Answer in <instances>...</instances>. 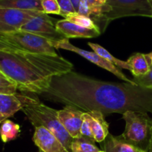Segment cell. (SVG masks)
I'll list each match as a JSON object with an SVG mask.
<instances>
[{
  "label": "cell",
  "mask_w": 152,
  "mask_h": 152,
  "mask_svg": "<svg viewBox=\"0 0 152 152\" xmlns=\"http://www.w3.org/2000/svg\"><path fill=\"white\" fill-rule=\"evenodd\" d=\"M42 95L84 112L99 111L107 115L133 111L152 114V89L126 82L101 81L73 71L53 77Z\"/></svg>",
  "instance_id": "6da1fadb"
},
{
  "label": "cell",
  "mask_w": 152,
  "mask_h": 152,
  "mask_svg": "<svg viewBox=\"0 0 152 152\" xmlns=\"http://www.w3.org/2000/svg\"><path fill=\"white\" fill-rule=\"evenodd\" d=\"M72 69L73 64L59 54L0 49V71L17 85L21 92L42 94L53 77Z\"/></svg>",
  "instance_id": "7a4b0ae2"
},
{
  "label": "cell",
  "mask_w": 152,
  "mask_h": 152,
  "mask_svg": "<svg viewBox=\"0 0 152 152\" xmlns=\"http://www.w3.org/2000/svg\"><path fill=\"white\" fill-rule=\"evenodd\" d=\"M20 96L23 103L22 111L34 128L42 126L47 129L56 136L68 152H71V145L74 139L59 121L57 110L27 95L20 94Z\"/></svg>",
  "instance_id": "3957f363"
},
{
  "label": "cell",
  "mask_w": 152,
  "mask_h": 152,
  "mask_svg": "<svg viewBox=\"0 0 152 152\" xmlns=\"http://www.w3.org/2000/svg\"><path fill=\"white\" fill-rule=\"evenodd\" d=\"M0 49L51 55L57 54L53 42L41 36L22 30L0 32Z\"/></svg>",
  "instance_id": "277c9868"
},
{
  "label": "cell",
  "mask_w": 152,
  "mask_h": 152,
  "mask_svg": "<svg viewBox=\"0 0 152 152\" xmlns=\"http://www.w3.org/2000/svg\"><path fill=\"white\" fill-rule=\"evenodd\" d=\"M136 16L152 18L148 0H106L102 7V13L95 24L102 33L111 21L122 17Z\"/></svg>",
  "instance_id": "5b68a950"
},
{
  "label": "cell",
  "mask_w": 152,
  "mask_h": 152,
  "mask_svg": "<svg viewBox=\"0 0 152 152\" xmlns=\"http://www.w3.org/2000/svg\"><path fill=\"white\" fill-rule=\"evenodd\" d=\"M126 128L120 137L129 143L146 151L152 130V119L148 113L128 111L123 114Z\"/></svg>",
  "instance_id": "8992f818"
},
{
  "label": "cell",
  "mask_w": 152,
  "mask_h": 152,
  "mask_svg": "<svg viewBox=\"0 0 152 152\" xmlns=\"http://www.w3.org/2000/svg\"><path fill=\"white\" fill-rule=\"evenodd\" d=\"M54 48L56 49H63V50H70V51L74 52V53H77V54L80 55L81 56L84 57L85 59H88L90 62H93L94 64L96 65L97 66L100 67V68H104L106 71H109V72L112 73L113 74L116 76V77H118L120 80H123L126 83H132V84H136L133 80H130V79L128 78L118 68H117L116 65H114V64L111 63V62H108L107 60H105V59H103L102 57H101L100 56L96 53L95 52H91L88 50H83V49L79 48L76 47L74 45L71 44L69 41H68V39L65 38L64 39L60 40V41L57 42L54 44Z\"/></svg>",
  "instance_id": "52a82bcc"
},
{
  "label": "cell",
  "mask_w": 152,
  "mask_h": 152,
  "mask_svg": "<svg viewBox=\"0 0 152 152\" xmlns=\"http://www.w3.org/2000/svg\"><path fill=\"white\" fill-rule=\"evenodd\" d=\"M56 22H55V19L49 16L48 14L43 13L27 22L20 30L48 39L53 42L54 45L56 42L65 39L56 28Z\"/></svg>",
  "instance_id": "ba28073f"
},
{
  "label": "cell",
  "mask_w": 152,
  "mask_h": 152,
  "mask_svg": "<svg viewBox=\"0 0 152 152\" xmlns=\"http://www.w3.org/2000/svg\"><path fill=\"white\" fill-rule=\"evenodd\" d=\"M84 111L71 105H65L58 111V117L63 127L74 139L82 137L81 126Z\"/></svg>",
  "instance_id": "9c48e42d"
},
{
  "label": "cell",
  "mask_w": 152,
  "mask_h": 152,
  "mask_svg": "<svg viewBox=\"0 0 152 152\" xmlns=\"http://www.w3.org/2000/svg\"><path fill=\"white\" fill-rule=\"evenodd\" d=\"M44 12L37 10H25L20 9L0 7V22L20 30L24 25Z\"/></svg>",
  "instance_id": "30bf717a"
},
{
  "label": "cell",
  "mask_w": 152,
  "mask_h": 152,
  "mask_svg": "<svg viewBox=\"0 0 152 152\" xmlns=\"http://www.w3.org/2000/svg\"><path fill=\"white\" fill-rule=\"evenodd\" d=\"M33 141L39 152H68L50 131L42 126L35 127Z\"/></svg>",
  "instance_id": "8fae6325"
},
{
  "label": "cell",
  "mask_w": 152,
  "mask_h": 152,
  "mask_svg": "<svg viewBox=\"0 0 152 152\" xmlns=\"http://www.w3.org/2000/svg\"><path fill=\"white\" fill-rule=\"evenodd\" d=\"M56 27L58 31L67 39L94 38L99 37L102 34L99 30L83 28L65 19L57 21Z\"/></svg>",
  "instance_id": "7c38bea8"
},
{
  "label": "cell",
  "mask_w": 152,
  "mask_h": 152,
  "mask_svg": "<svg viewBox=\"0 0 152 152\" xmlns=\"http://www.w3.org/2000/svg\"><path fill=\"white\" fill-rule=\"evenodd\" d=\"M23 103L20 94H0V116L7 119L19 110H22Z\"/></svg>",
  "instance_id": "4fadbf2b"
},
{
  "label": "cell",
  "mask_w": 152,
  "mask_h": 152,
  "mask_svg": "<svg viewBox=\"0 0 152 152\" xmlns=\"http://www.w3.org/2000/svg\"><path fill=\"white\" fill-rule=\"evenodd\" d=\"M91 117V129L95 142H102L108 137V124L105 120V115L99 111L88 112Z\"/></svg>",
  "instance_id": "5bb4252c"
},
{
  "label": "cell",
  "mask_w": 152,
  "mask_h": 152,
  "mask_svg": "<svg viewBox=\"0 0 152 152\" xmlns=\"http://www.w3.org/2000/svg\"><path fill=\"white\" fill-rule=\"evenodd\" d=\"M102 142L105 152H145L125 141L120 136L114 137L110 134Z\"/></svg>",
  "instance_id": "9a60e30c"
},
{
  "label": "cell",
  "mask_w": 152,
  "mask_h": 152,
  "mask_svg": "<svg viewBox=\"0 0 152 152\" xmlns=\"http://www.w3.org/2000/svg\"><path fill=\"white\" fill-rule=\"evenodd\" d=\"M126 62L130 67L131 72L134 77L144 76L151 71L150 65L144 53H134L128 59Z\"/></svg>",
  "instance_id": "2e32d148"
},
{
  "label": "cell",
  "mask_w": 152,
  "mask_h": 152,
  "mask_svg": "<svg viewBox=\"0 0 152 152\" xmlns=\"http://www.w3.org/2000/svg\"><path fill=\"white\" fill-rule=\"evenodd\" d=\"M0 7L43 12L41 0H0Z\"/></svg>",
  "instance_id": "e0dca14e"
},
{
  "label": "cell",
  "mask_w": 152,
  "mask_h": 152,
  "mask_svg": "<svg viewBox=\"0 0 152 152\" xmlns=\"http://www.w3.org/2000/svg\"><path fill=\"white\" fill-rule=\"evenodd\" d=\"M88 45L89 47L94 50V52L97 53L99 56H100L101 57L105 59V60H107L108 62L114 64V65L119 67V68H123V69H126L130 71V67L129 66L127 62L116 58L115 56H114L112 54H111L106 49L102 47L101 45L96 44V43L92 42H88Z\"/></svg>",
  "instance_id": "ac0fdd59"
},
{
  "label": "cell",
  "mask_w": 152,
  "mask_h": 152,
  "mask_svg": "<svg viewBox=\"0 0 152 152\" xmlns=\"http://www.w3.org/2000/svg\"><path fill=\"white\" fill-rule=\"evenodd\" d=\"M20 132V126L10 120L2 122L0 127V137L3 142L13 140L18 137Z\"/></svg>",
  "instance_id": "d6986e66"
},
{
  "label": "cell",
  "mask_w": 152,
  "mask_h": 152,
  "mask_svg": "<svg viewBox=\"0 0 152 152\" xmlns=\"http://www.w3.org/2000/svg\"><path fill=\"white\" fill-rule=\"evenodd\" d=\"M71 152H97L100 151L96 146L94 142L82 137L80 139H74L71 145Z\"/></svg>",
  "instance_id": "ffe728a7"
},
{
  "label": "cell",
  "mask_w": 152,
  "mask_h": 152,
  "mask_svg": "<svg viewBox=\"0 0 152 152\" xmlns=\"http://www.w3.org/2000/svg\"><path fill=\"white\" fill-rule=\"evenodd\" d=\"M65 19H67V20L70 21V22H73L76 25L83 27V28H88V29L99 30L97 25L94 23V22L91 18L84 16V15L80 14L79 13H74L68 15L67 17L65 18Z\"/></svg>",
  "instance_id": "44dd1931"
},
{
  "label": "cell",
  "mask_w": 152,
  "mask_h": 152,
  "mask_svg": "<svg viewBox=\"0 0 152 152\" xmlns=\"http://www.w3.org/2000/svg\"><path fill=\"white\" fill-rule=\"evenodd\" d=\"M17 91V85L0 71V94H16Z\"/></svg>",
  "instance_id": "7402d4cb"
},
{
  "label": "cell",
  "mask_w": 152,
  "mask_h": 152,
  "mask_svg": "<svg viewBox=\"0 0 152 152\" xmlns=\"http://www.w3.org/2000/svg\"><path fill=\"white\" fill-rule=\"evenodd\" d=\"M83 118V121L81 126V130H80L82 137L87 138V139L90 140L93 142H95L94 139L93 132H92L91 117L90 114L88 112H84Z\"/></svg>",
  "instance_id": "603a6c76"
},
{
  "label": "cell",
  "mask_w": 152,
  "mask_h": 152,
  "mask_svg": "<svg viewBox=\"0 0 152 152\" xmlns=\"http://www.w3.org/2000/svg\"><path fill=\"white\" fill-rule=\"evenodd\" d=\"M41 1L45 13L60 15V7L56 0H41Z\"/></svg>",
  "instance_id": "cb8c5ba5"
},
{
  "label": "cell",
  "mask_w": 152,
  "mask_h": 152,
  "mask_svg": "<svg viewBox=\"0 0 152 152\" xmlns=\"http://www.w3.org/2000/svg\"><path fill=\"white\" fill-rule=\"evenodd\" d=\"M56 1L60 7V16L65 18L68 15L77 13L71 0H56Z\"/></svg>",
  "instance_id": "d4e9b609"
},
{
  "label": "cell",
  "mask_w": 152,
  "mask_h": 152,
  "mask_svg": "<svg viewBox=\"0 0 152 152\" xmlns=\"http://www.w3.org/2000/svg\"><path fill=\"white\" fill-rule=\"evenodd\" d=\"M136 84L142 86V87L146 88L152 89V69L151 71L144 76L141 77H134L133 80Z\"/></svg>",
  "instance_id": "484cf974"
},
{
  "label": "cell",
  "mask_w": 152,
  "mask_h": 152,
  "mask_svg": "<svg viewBox=\"0 0 152 152\" xmlns=\"http://www.w3.org/2000/svg\"><path fill=\"white\" fill-rule=\"evenodd\" d=\"M15 30H16L15 28L0 22V32H8V31H13Z\"/></svg>",
  "instance_id": "4316f807"
},
{
  "label": "cell",
  "mask_w": 152,
  "mask_h": 152,
  "mask_svg": "<svg viewBox=\"0 0 152 152\" xmlns=\"http://www.w3.org/2000/svg\"><path fill=\"white\" fill-rule=\"evenodd\" d=\"M71 3H72L73 6H74V9H75L76 12H78L79 7H80V4L81 3L82 0H71Z\"/></svg>",
  "instance_id": "83f0119b"
},
{
  "label": "cell",
  "mask_w": 152,
  "mask_h": 152,
  "mask_svg": "<svg viewBox=\"0 0 152 152\" xmlns=\"http://www.w3.org/2000/svg\"><path fill=\"white\" fill-rule=\"evenodd\" d=\"M145 57H146L147 60H148V64L150 65V68H151V69H152V52L146 53L145 54Z\"/></svg>",
  "instance_id": "f1b7e54d"
},
{
  "label": "cell",
  "mask_w": 152,
  "mask_h": 152,
  "mask_svg": "<svg viewBox=\"0 0 152 152\" xmlns=\"http://www.w3.org/2000/svg\"><path fill=\"white\" fill-rule=\"evenodd\" d=\"M145 152H152V130H151V138H150L149 143H148V147H147V149Z\"/></svg>",
  "instance_id": "f546056e"
},
{
  "label": "cell",
  "mask_w": 152,
  "mask_h": 152,
  "mask_svg": "<svg viewBox=\"0 0 152 152\" xmlns=\"http://www.w3.org/2000/svg\"><path fill=\"white\" fill-rule=\"evenodd\" d=\"M6 120L5 118H4V117H1V116H0V123H2V122L4 121V120Z\"/></svg>",
  "instance_id": "4dcf8cb0"
},
{
  "label": "cell",
  "mask_w": 152,
  "mask_h": 152,
  "mask_svg": "<svg viewBox=\"0 0 152 152\" xmlns=\"http://www.w3.org/2000/svg\"><path fill=\"white\" fill-rule=\"evenodd\" d=\"M149 1V4L151 5V12H152V0H148Z\"/></svg>",
  "instance_id": "1f68e13d"
},
{
  "label": "cell",
  "mask_w": 152,
  "mask_h": 152,
  "mask_svg": "<svg viewBox=\"0 0 152 152\" xmlns=\"http://www.w3.org/2000/svg\"><path fill=\"white\" fill-rule=\"evenodd\" d=\"M97 152H105V151H101V150H100V151H97Z\"/></svg>",
  "instance_id": "d6a6232c"
}]
</instances>
